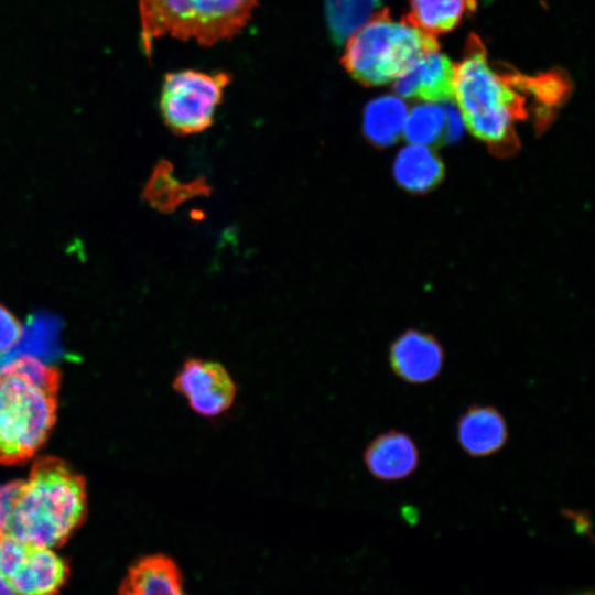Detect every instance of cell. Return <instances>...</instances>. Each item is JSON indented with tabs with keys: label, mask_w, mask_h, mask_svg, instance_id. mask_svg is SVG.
I'll use <instances>...</instances> for the list:
<instances>
[{
	"label": "cell",
	"mask_w": 595,
	"mask_h": 595,
	"mask_svg": "<svg viewBox=\"0 0 595 595\" xmlns=\"http://www.w3.org/2000/svg\"><path fill=\"white\" fill-rule=\"evenodd\" d=\"M565 90L566 83L556 73L529 77L498 71L476 35L469 36L455 64L453 99L463 122L476 138L497 147L512 140L513 123L526 116L529 98L549 108Z\"/></svg>",
	"instance_id": "cell-1"
},
{
	"label": "cell",
	"mask_w": 595,
	"mask_h": 595,
	"mask_svg": "<svg viewBox=\"0 0 595 595\" xmlns=\"http://www.w3.org/2000/svg\"><path fill=\"white\" fill-rule=\"evenodd\" d=\"M86 510L85 483L66 463L39 459L26 482L18 483L6 505L4 533L40 545L62 544L82 522Z\"/></svg>",
	"instance_id": "cell-2"
},
{
	"label": "cell",
	"mask_w": 595,
	"mask_h": 595,
	"mask_svg": "<svg viewBox=\"0 0 595 595\" xmlns=\"http://www.w3.org/2000/svg\"><path fill=\"white\" fill-rule=\"evenodd\" d=\"M435 50H439L435 36L404 17L393 20L383 9L350 33L342 64L359 83L377 86L394 80L411 62Z\"/></svg>",
	"instance_id": "cell-3"
},
{
	"label": "cell",
	"mask_w": 595,
	"mask_h": 595,
	"mask_svg": "<svg viewBox=\"0 0 595 595\" xmlns=\"http://www.w3.org/2000/svg\"><path fill=\"white\" fill-rule=\"evenodd\" d=\"M258 0H139L141 42L150 54L154 40L171 35L212 45L240 32Z\"/></svg>",
	"instance_id": "cell-4"
},
{
	"label": "cell",
	"mask_w": 595,
	"mask_h": 595,
	"mask_svg": "<svg viewBox=\"0 0 595 595\" xmlns=\"http://www.w3.org/2000/svg\"><path fill=\"white\" fill-rule=\"evenodd\" d=\"M56 415V392L17 374L0 375V463L30 458L46 440Z\"/></svg>",
	"instance_id": "cell-5"
},
{
	"label": "cell",
	"mask_w": 595,
	"mask_h": 595,
	"mask_svg": "<svg viewBox=\"0 0 595 595\" xmlns=\"http://www.w3.org/2000/svg\"><path fill=\"white\" fill-rule=\"evenodd\" d=\"M229 82L230 75L224 72L187 69L166 74L160 98L164 123L180 136L206 130Z\"/></svg>",
	"instance_id": "cell-6"
},
{
	"label": "cell",
	"mask_w": 595,
	"mask_h": 595,
	"mask_svg": "<svg viewBox=\"0 0 595 595\" xmlns=\"http://www.w3.org/2000/svg\"><path fill=\"white\" fill-rule=\"evenodd\" d=\"M0 574L18 595H54L65 581V562L48 548L9 534L0 539Z\"/></svg>",
	"instance_id": "cell-7"
},
{
	"label": "cell",
	"mask_w": 595,
	"mask_h": 595,
	"mask_svg": "<svg viewBox=\"0 0 595 595\" xmlns=\"http://www.w3.org/2000/svg\"><path fill=\"white\" fill-rule=\"evenodd\" d=\"M172 388L185 399L190 409L206 419L228 413L237 398V385L219 361L187 357L177 369Z\"/></svg>",
	"instance_id": "cell-8"
},
{
	"label": "cell",
	"mask_w": 595,
	"mask_h": 595,
	"mask_svg": "<svg viewBox=\"0 0 595 595\" xmlns=\"http://www.w3.org/2000/svg\"><path fill=\"white\" fill-rule=\"evenodd\" d=\"M389 364L393 374L412 385H423L434 380L444 365V349L431 334L408 329L390 345Z\"/></svg>",
	"instance_id": "cell-9"
},
{
	"label": "cell",
	"mask_w": 595,
	"mask_h": 595,
	"mask_svg": "<svg viewBox=\"0 0 595 595\" xmlns=\"http://www.w3.org/2000/svg\"><path fill=\"white\" fill-rule=\"evenodd\" d=\"M454 78L455 63L435 50L411 62L394 79L393 87L400 97L448 101L454 97Z\"/></svg>",
	"instance_id": "cell-10"
},
{
	"label": "cell",
	"mask_w": 595,
	"mask_h": 595,
	"mask_svg": "<svg viewBox=\"0 0 595 595\" xmlns=\"http://www.w3.org/2000/svg\"><path fill=\"white\" fill-rule=\"evenodd\" d=\"M363 459L375 478L396 482L410 476L418 468L420 453L409 434L389 430L371 440L364 451Z\"/></svg>",
	"instance_id": "cell-11"
},
{
	"label": "cell",
	"mask_w": 595,
	"mask_h": 595,
	"mask_svg": "<svg viewBox=\"0 0 595 595\" xmlns=\"http://www.w3.org/2000/svg\"><path fill=\"white\" fill-rule=\"evenodd\" d=\"M508 424L493 405L472 404L459 416L456 437L472 457H487L499 452L508 441Z\"/></svg>",
	"instance_id": "cell-12"
},
{
	"label": "cell",
	"mask_w": 595,
	"mask_h": 595,
	"mask_svg": "<svg viewBox=\"0 0 595 595\" xmlns=\"http://www.w3.org/2000/svg\"><path fill=\"white\" fill-rule=\"evenodd\" d=\"M120 595H185L182 575L172 559L163 554L142 558L130 567Z\"/></svg>",
	"instance_id": "cell-13"
},
{
	"label": "cell",
	"mask_w": 595,
	"mask_h": 595,
	"mask_svg": "<svg viewBox=\"0 0 595 595\" xmlns=\"http://www.w3.org/2000/svg\"><path fill=\"white\" fill-rule=\"evenodd\" d=\"M393 173L402 187L422 193L441 181L444 169L441 160L428 145L410 143L397 155Z\"/></svg>",
	"instance_id": "cell-14"
},
{
	"label": "cell",
	"mask_w": 595,
	"mask_h": 595,
	"mask_svg": "<svg viewBox=\"0 0 595 595\" xmlns=\"http://www.w3.org/2000/svg\"><path fill=\"white\" fill-rule=\"evenodd\" d=\"M407 106L401 98L382 96L365 108L363 128L368 140L378 145L393 143L403 131Z\"/></svg>",
	"instance_id": "cell-15"
},
{
	"label": "cell",
	"mask_w": 595,
	"mask_h": 595,
	"mask_svg": "<svg viewBox=\"0 0 595 595\" xmlns=\"http://www.w3.org/2000/svg\"><path fill=\"white\" fill-rule=\"evenodd\" d=\"M475 6V0H410V12L404 18L435 36L453 30Z\"/></svg>",
	"instance_id": "cell-16"
},
{
	"label": "cell",
	"mask_w": 595,
	"mask_h": 595,
	"mask_svg": "<svg viewBox=\"0 0 595 595\" xmlns=\"http://www.w3.org/2000/svg\"><path fill=\"white\" fill-rule=\"evenodd\" d=\"M58 329L56 317L42 313L33 314L23 326L18 344L4 356L30 355L48 364L58 353Z\"/></svg>",
	"instance_id": "cell-17"
},
{
	"label": "cell",
	"mask_w": 595,
	"mask_h": 595,
	"mask_svg": "<svg viewBox=\"0 0 595 595\" xmlns=\"http://www.w3.org/2000/svg\"><path fill=\"white\" fill-rule=\"evenodd\" d=\"M445 109L430 104L413 107L408 113L402 133L413 144L429 145L445 134Z\"/></svg>",
	"instance_id": "cell-18"
},
{
	"label": "cell",
	"mask_w": 595,
	"mask_h": 595,
	"mask_svg": "<svg viewBox=\"0 0 595 595\" xmlns=\"http://www.w3.org/2000/svg\"><path fill=\"white\" fill-rule=\"evenodd\" d=\"M178 184L171 176V169L166 162L158 164L148 181L143 197L155 208L165 210L175 204L180 198L176 194Z\"/></svg>",
	"instance_id": "cell-19"
},
{
	"label": "cell",
	"mask_w": 595,
	"mask_h": 595,
	"mask_svg": "<svg viewBox=\"0 0 595 595\" xmlns=\"http://www.w3.org/2000/svg\"><path fill=\"white\" fill-rule=\"evenodd\" d=\"M22 332L23 326L17 316L0 303V356L18 344Z\"/></svg>",
	"instance_id": "cell-20"
},
{
	"label": "cell",
	"mask_w": 595,
	"mask_h": 595,
	"mask_svg": "<svg viewBox=\"0 0 595 595\" xmlns=\"http://www.w3.org/2000/svg\"><path fill=\"white\" fill-rule=\"evenodd\" d=\"M0 595H18L0 574Z\"/></svg>",
	"instance_id": "cell-21"
},
{
	"label": "cell",
	"mask_w": 595,
	"mask_h": 595,
	"mask_svg": "<svg viewBox=\"0 0 595 595\" xmlns=\"http://www.w3.org/2000/svg\"><path fill=\"white\" fill-rule=\"evenodd\" d=\"M4 520H6V511L0 502V539L4 534Z\"/></svg>",
	"instance_id": "cell-22"
},
{
	"label": "cell",
	"mask_w": 595,
	"mask_h": 595,
	"mask_svg": "<svg viewBox=\"0 0 595 595\" xmlns=\"http://www.w3.org/2000/svg\"><path fill=\"white\" fill-rule=\"evenodd\" d=\"M583 595H592V594H583Z\"/></svg>",
	"instance_id": "cell-23"
}]
</instances>
